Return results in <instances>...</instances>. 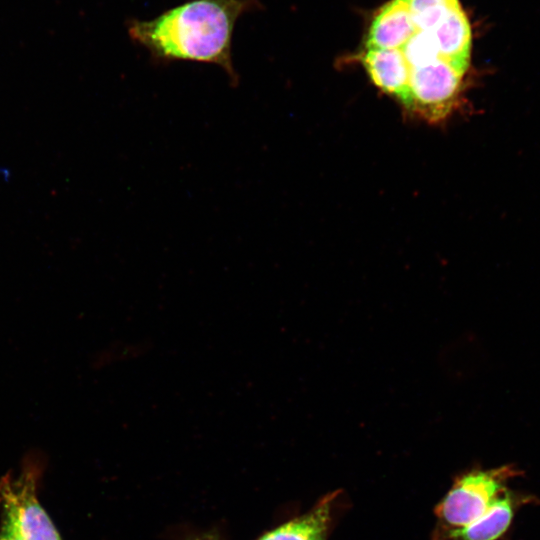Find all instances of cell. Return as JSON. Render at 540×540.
Returning <instances> with one entry per match:
<instances>
[{
	"mask_svg": "<svg viewBox=\"0 0 540 540\" xmlns=\"http://www.w3.org/2000/svg\"><path fill=\"white\" fill-rule=\"evenodd\" d=\"M190 540H222V539L214 534H205V535L198 536Z\"/></svg>",
	"mask_w": 540,
	"mask_h": 540,
	"instance_id": "cell-13",
	"label": "cell"
},
{
	"mask_svg": "<svg viewBox=\"0 0 540 540\" xmlns=\"http://www.w3.org/2000/svg\"><path fill=\"white\" fill-rule=\"evenodd\" d=\"M521 473L517 467L508 464L473 470L456 478L434 509L442 524L438 531L462 528L479 518L506 489V483Z\"/></svg>",
	"mask_w": 540,
	"mask_h": 540,
	"instance_id": "cell-2",
	"label": "cell"
},
{
	"mask_svg": "<svg viewBox=\"0 0 540 540\" xmlns=\"http://www.w3.org/2000/svg\"><path fill=\"white\" fill-rule=\"evenodd\" d=\"M338 493L335 491L325 495L306 514L267 531L257 540H326L332 503Z\"/></svg>",
	"mask_w": 540,
	"mask_h": 540,
	"instance_id": "cell-9",
	"label": "cell"
},
{
	"mask_svg": "<svg viewBox=\"0 0 540 540\" xmlns=\"http://www.w3.org/2000/svg\"><path fill=\"white\" fill-rule=\"evenodd\" d=\"M535 500L506 488L479 518L462 528L436 531L434 540H497L509 529L516 509Z\"/></svg>",
	"mask_w": 540,
	"mask_h": 540,
	"instance_id": "cell-5",
	"label": "cell"
},
{
	"mask_svg": "<svg viewBox=\"0 0 540 540\" xmlns=\"http://www.w3.org/2000/svg\"><path fill=\"white\" fill-rule=\"evenodd\" d=\"M416 31L407 0H390L373 17L366 48L402 49Z\"/></svg>",
	"mask_w": 540,
	"mask_h": 540,
	"instance_id": "cell-7",
	"label": "cell"
},
{
	"mask_svg": "<svg viewBox=\"0 0 540 540\" xmlns=\"http://www.w3.org/2000/svg\"><path fill=\"white\" fill-rule=\"evenodd\" d=\"M402 51L410 65L415 68L440 58L431 34L417 30L403 46Z\"/></svg>",
	"mask_w": 540,
	"mask_h": 540,
	"instance_id": "cell-11",
	"label": "cell"
},
{
	"mask_svg": "<svg viewBox=\"0 0 540 540\" xmlns=\"http://www.w3.org/2000/svg\"><path fill=\"white\" fill-rule=\"evenodd\" d=\"M0 540H23L20 535L5 521L2 520Z\"/></svg>",
	"mask_w": 540,
	"mask_h": 540,
	"instance_id": "cell-12",
	"label": "cell"
},
{
	"mask_svg": "<svg viewBox=\"0 0 540 540\" xmlns=\"http://www.w3.org/2000/svg\"><path fill=\"white\" fill-rule=\"evenodd\" d=\"M428 32L433 38L439 57L466 72L472 34L468 18L459 2Z\"/></svg>",
	"mask_w": 540,
	"mask_h": 540,
	"instance_id": "cell-8",
	"label": "cell"
},
{
	"mask_svg": "<svg viewBox=\"0 0 540 540\" xmlns=\"http://www.w3.org/2000/svg\"><path fill=\"white\" fill-rule=\"evenodd\" d=\"M361 61L379 89L408 106L411 68L402 49L366 48Z\"/></svg>",
	"mask_w": 540,
	"mask_h": 540,
	"instance_id": "cell-6",
	"label": "cell"
},
{
	"mask_svg": "<svg viewBox=\"0 0 540 540\" xmlns=\"http://www.w3.org/2000/svg\"><path fill=\"white\" fill-rule=\"evenodd\" d=\"M9 177H10L9 169L0 167V178L7 181Z\"/></svg>",
	"mask_w": 540,
	"mask_h": 540,
	"instance_id": "cell-14",
	"label": "cell"
},
{
	"mask_svg": "<svg viewBox=\"0 0 540 540\" xmlns=\"http://www.w3.org/2000/svg\"><path fill=\"white\" fill-rule=\"evenodd\" d=\"M39 467L30 459L18 476L0 478L2 520L23 540H61L48 514L37 498Z\"/></svg>",
	"mask_w": 540,
	"mask_h": 540,
	"instance_id": "cell-3",
	"label": "cell"
},
{
	"mask_svg": "<svg viewBox=\"0 0 540 540\" xmlns=\"http://www.w3.org/2000/svg\"><path fill=\"white\" fill-rule=\"evenodd\" d=\"M417 30L430 31L458 0H407Z\"/></svg>",
	"mask_w": 540,
	"mask_h": 540,
	"instance_id": "cell-10",
	"label": "cell"
},
{
	"mask_svg": "<svg viewBox=\"0 0 540 540\" xmlns=\"http://www.w3.org/2000/svg\"><path fill=\"white\" fill-rule=\"evenodd\" d=\"M259 4L257 0H189L150 20L129 19L128 35L154 61L215 64L237 84L232 60L235 24Z\"/></svg>",
	"mask_w": 540,
	"mask_h": 540,
	"instance_id": "cell-1",
	"label": "cell"
},
{
	"mask_svg": "<svg viewBox=\"0 0 540 540\" xmlns=\"http://www.w3.org/2000/svg\"><path fill=\"white\" fill-rule=\"evenodd\" d=\"M464 74L441 58L411 68L407 107L431 121L442 119L458 98Z\"/></svg>",
	"mask_w": 540,
	"mask_h": 540,
	"instance_id": "cell-4",
	"label": "cell"
}]
</instances>
